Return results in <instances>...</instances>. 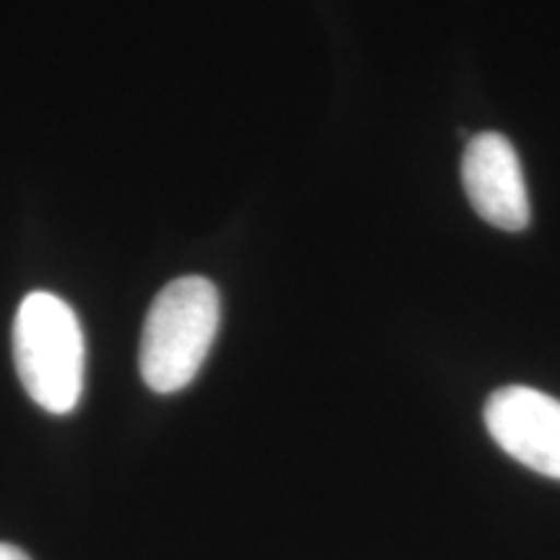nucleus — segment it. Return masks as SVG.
I'll use <instances>...</instances> for the list:
<instances>
[{
  "mask_svg": "<svg viewBox=\"0 0 560 560\" xmlns=\"http://www.w3.org/2000/svg\"><path fill=\"white\" fill-rule=\"evenodd\" d=\"M0 560H32V558L21 548H16V545L0 542Z\"/></svg>",
  "mask_w": 560,
  "mask_h": 560,
  "instance_id": "nucleus-5",
  "label": "nucleus"
},
{
  "mask_svg": "<svg viewBox=\"0 0 560 560\" xmlns=\"http://www.w3.org/2000/svg\"><path fill=\"white\" fill-rule=\"evenodd\" d=\"M486 425L509 457L560 480V400L532 387H503L486 402Z\"/></svg>",
  "mask_w": 560,
  "mask_h": 560,
  "instance_id": "nucleus-3",
  "label": "nucleus"
},
{
  "mask_svg": "<svg viewBox=\"0 0 560 560\" xmlns=\"http://www.w3.org/2000/svg\"><path fill=\"white\" fill-rule=\"evenodd\" d=\"M462 185L475 213L490 226L522 231L529 223V195L522 161L501 132H480L462 156Z\"/></svg>",
  "mask_w": 560,
  "mask_h": 560,
  "instance_id": "nucleus-4",
  "label": "nucleus"
},
{
  "mask_svg": "<svg viewBox=\"0 0 560 560\" xmlns=\"http://www.w3.org/2000/svg\"><path fill=\"white\" fill-rule=\"evenodd\" d=\"M221 322V296L210 280H172L153 299L140 335V376L159 395L185 389L202 363Z\"/></svg>",
  "mask_w": 560,
  "mask_h": 560,
  "instance_id": "nucleus-1",
  "label": "nucleus"
},
{
  "mask_svg": "<svg viewBox=\"0 0 560 560\" xmlns=\"http://www.w3.org/2000/svg\"><path fill=\"white\" fill-rule=\"evenodd\" d=\"M13 361L26 395L52 416L75 410L83 395L86 346L75 312L60 296L34 291L13 322Z\"/></svg>",
  "mask_w": 560,
  "mask_h": 560,
  "instance_id": "nucleus-2",
  "label": "nucleus"
}]
</instances>
